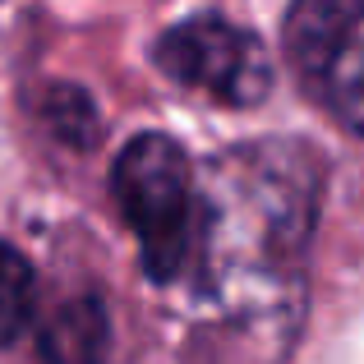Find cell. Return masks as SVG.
<instances>
[{"label":"cell","mask_w":364,"mask_h":364,"mask_svg":"<svg viewBox=\"0 0 364 364\" xmlns=\"http://www.w3.org/2000/svg\"><path fill=\"white\" fill-rule=\"evenodd\" d=\"M111 194L143 245L148 277L176 282L194 263L198 231H203V203H198L194 166L185 148L166 134L129 139L111 166Z\"/></svg>","instance_id":"obj_1"},{"label":"cell","mask_w":364,"mask_h":364,"mask_svg":"<svg viewBox=\"0 0 364 364\" xmlns=\"http://www.w3.org/2000/svg\"><path fill=\"white\" fill-rule=\"evenodd\" d=\"M152 60L166 79L198 88L226 107H254L272 92V60L249 28L217 14L180 18L157 37Z\"/></svg>","instance_id":"obj_2"},{"label":"cell","mask_w":364,"mask_h":364,"mask_svg":"<svg viewBox=\"0 0 364 364\" xmlns=\"http://www.w3.org/2000/svg\"><path fill=\"white\" fill-rule=\"evenodd\" d=\"M286 55L332 116L364 134V0H295Z\"/></svg>","instance_id":"obj_3"},{"label":"cell","mask_w":364,"mask_h":364,"mask_svg":"<svg viewBox=\"0 0 364 364\" xmlns=\"http://www.w3.org/2000/svg\"><path fill=\"white\" fill-rule=\"evenodd\" d=\"M111 346V323L97 300H65L51 318L42 323V350L46 364H102Z\"/></svg>","instance_id":"obj_4"},{"label":"cell","mask_w":364,"mask_h":364,"mask_svg":"<svg viewBox=\"0 0 364 364\" xmlns=\"http://www.w3.org/2000/svg\"><path fill=\"white\" fill-rule=\"evenodd\" d=\"M37 309V282L33 263L14 245H0V346L23 337Z\"/></svg>","instance_id":"obj_5"},{"label":"cell","mask_w":364,"mask_h":364,"mask_svg":"<svg viewBox=\"0 0 364 364\" xmlns=\"http://www.w3.org/2000/svg\"><path fill=\"white\" fill-rule=\"evenodd\" d=\"M42 120L55 139L74 143V148H92L97 143V107L83 88H70V83H51L42 88Z\"/></svg>","instance_id":"obj_6"}]
</instances>
